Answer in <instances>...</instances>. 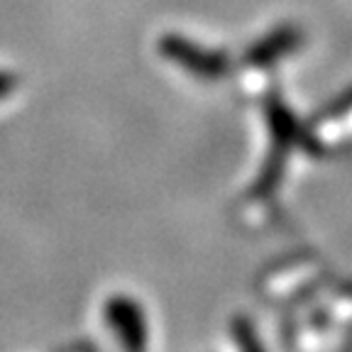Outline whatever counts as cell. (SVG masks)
Returning <instances> with one entry per match:
<instances>
[{"instance_id": "cell-1", "label": "cell", "mask_w": 352, "mask_h": 352, "mask_svg": "<svg viewBox=\"0 0 352 352\" xmlns=\"http://www.w3.org/2000/svg\"><path fill=\"white\" fill-rule=\"evenodd\" d=\"M105 311H108V323L116 328V336H120L127 352H142L144 330L140 311H135V306L127 298H113Z\"/></svg>"}, {"instance_id": "cell-2", "label": "cell", "mask_w": 352, "mask_h": 352, "mask_svg": "<svg viewBox=\"0 0 352 352\" xmlns=\"http://www.w3.org/2000/svg\"><path fill=\"white\" fill-rule=\"evenodd\" d=\"M12 88H15V78H12L10 74H3V72H0V98H6V96L10 94Z\"/></svg>"}]
</instances>
